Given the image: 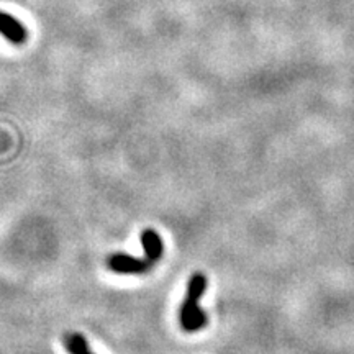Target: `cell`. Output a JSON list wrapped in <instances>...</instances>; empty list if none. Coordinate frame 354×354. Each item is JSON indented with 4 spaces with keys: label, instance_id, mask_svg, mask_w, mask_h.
<instances>
[{
    "label": "cell",
    "instance_id": "cell-1",
    "mask_svg": "<svg viewBox=\"0 0 354 354\" xmlns=\"http://www.w3.org/2000/svg\"><path fill=\"white\" fill-rule=\"evenodd\" d=\"M207 289V277L203 276L202 272L192 274L190 277L189 286H187V294H185V299L183 302V307H180V326H183L184 331H189V333H194V331L202 330L203 326L207 325V315L205 312L201 308V302L203 292Z\"/></svg>",
    "mask_w": 354,
    "mask_h": 354
},
{
    "label": "cell",
    "instance_id": "cell-2",
    "mask_svg": "<svg viewBox=\"0 0 354 354\" xmlns=\"http://www.w3.org/2000/svg\"><path fill=\"white\" fill-rule=\"evenodd\" d=\"M151 261L149 259H138L133 256L117 253L112 254L107 261V266L117 274H145L153 268Z\"/></svg>",
    "mask_w": 354,
    "mask_h": 354
},
{
    "label": "cell",
    "instance_id": "cell-3",
    "mask_svg": "<svg viewBox=\"0 0 354 354\" xmlns=\"http://www.w3.org/2000/svg\"><path fill=\"white\" fill-rule=\"evenodd\" d=\"M0 35L17 46H21L28 39V30L25 28V25L19 19L2 10H0Z\"/></svg>",
    "mask_w": 354,
    "mask_h": 354
},
{
    "label": "cell",
    "instance_id": "cell-4",
    "mask_svg": "<svg viewBox=\"0 0 354 354\" xmlns=\"http://www.w3.org/2000/svg\"><path fill=\"white\" fill-rule=\"evenodd\" d=\"M141 246H143L146 259H149L151 263H156V261L161 259L162 250H165V245H162L161 236L154 232V230L148 228L141 232Z\"/></svg>",
    "mask_w": 354,
    "mask_h": 354
},
{
    "label": "cell",
    "instance_id": "cell-5",
    "mask_svg": "<svg viewBox=\"0 0 354 354\" xmlns=\"http://www.w3.org/2000/svg\"><path fill=\"white\" fill-rule=\"evenodd\" d=\"M64 346L71 354H92L87 346L86 338L79 333H71L64 338Z\"/></svg>",
    "mask_w": 354,
    "mask_h": 354
}]
</instances>
